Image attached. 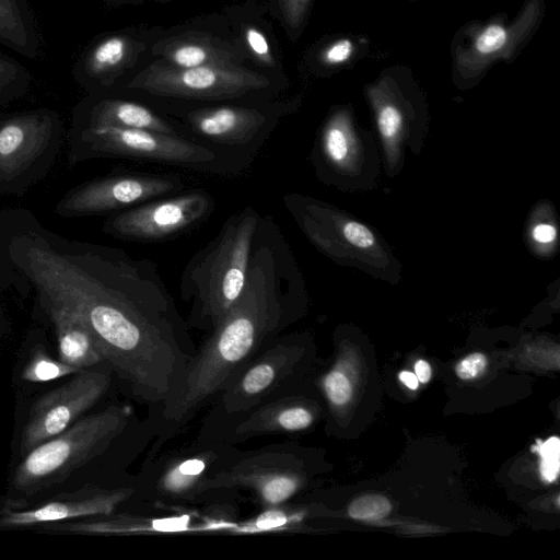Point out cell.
Listing matches in <instances>:
<instances>
[{
    "label": "cell",
    "mask_w": 560,
    "mask_h": 560,
    "mask_svg": "<svg viewBox=\"0 0 560 560\" xmlns=\"http://www.w3.org/2000/svg\"><path fill=\"white\" fill-rule=\"evenodd\" d=\"M538 445L533 446L540 457V472L541 477L547 482H552L559 475V456H560V441L557 436H551L547 441H537Z\"/></svg>",
    "instance_id": "cell-30"
},
{
    "label": "cell",
    "mask_w": 560,
    "mask_h": 560,
    "mask_svg": "<svg viewBox=\"0 0 560 560\" xmlns=\"http://www.w3.org/2000/svg\"><path fill=\"white\" fill-rule=\"evenodd\" d=\"M153 52L162 61L176 68H195L209 65H231L238 59L237 50L218 37L186 33L160 40Z\"/></svg>",
    "instance_id": "cell-22"
},
{
    "label": "cell",
    "mask_w": 560,
    "mask_h": 560,
    "mask_svg": "<svg viewBox=\"0 0 560 560\" xmlns=\"http://www.w3.org/2000/svg\"><path fill=\"white\" fill-rule=\"evenodd\" d=\"M31 83L28 69L0 50V107L23 98L28 93Z\"/></svg>",
    "instance_id": "cell-27"
},
{
    "label": "cell",
    "mask_w": 560,
    "mask_h": 560,
    "mask_svg": "<svg viewBox=\"0 0 560 560\" xmlns=\"http://www.w3.org/2000/svg\"><path fill=\"white\" fill-rule=\"evenodd\" d=\"M305 284L279 225L261 217L242 292L160 406V441L177 434L277 336L302 316Z\"/></svg>",
    "instance_id": "cell-2"
},
{
    "label": "cell",
    "mask_w": 560,
    "mask_h": 560,
    "mask_svg": "<svg viewBox=\"0 0 560 560\" xmlns=\"http://www.w3.org/2000/svg\"><path fill=\"white\" fill-rule=\"evenodd\" d=\"M33 314L36 320L51 327L60 361L79 371L105 364L95 340L79 319L61 308L35 299Z\"/></svg>",
    "instance_id": "cell-21"
},
{
    "label": "cell",
    "mask_w": 560,
    "mask_h": 560,
    "mask_svg": "<svg viewBox=\"0 0 560 560\" xmlns=\"http://www.w3.org/2000/svg\"><path fill=\"white\" fill-rule=\"evenodd\" d=\"M339 233L345 241L359 248H370L375 243L373 233L364 224L347 221L339 225Z\"/></svg>",
    "instance_id": "cell-33"
},
{
    "label": "cell",
    "mask_w": 560,
    "mask_h": 560,
    "mask_svg": "<svg viewBox=\"0 0 560 560\" xmlns=\"http://www.w3.org/2000/svg\"><path fill=\"white\" fill-rule=\"evenodd\" d=\"M269 86L267 77L235 63L176 68L161 60L149 65L126 84L129 91L201 102L238 98Z\"/></svg>",
    "instance_id": "cell-12"
},
{
    "label": "cell",
    "mask_w": 560,
    "mask_h": 560,
    "mask_svg": "<svg viewBox=\"0 0 560 560\" xmlns=\"http://www.w3.org/2000/svg\"><path fill=\"white\" fill-rule=\"evenodd\" d=\"M370 46V38L363 34L335 35L316 49L314 54L316 68L323 74L350 69L368 56Z\"/></svg>",
    "instance_id": "cell-26"
},
{
    "label": "cell",
    "mask_w": 560,
    "mask_h": 560,
    "mask_svg": "<svg viewBox=\"0 0 560 560\" xmlns=\"http://www.w3.org/2000/svg\"><path fill=\"white\" fill-rule=\"evenodd\" d=\"M389 501L380 494H366L353 500L349 508L350 517L360 521H377L390 512Z\"/></svg>",
    "instance_id": "cell-28"
},
{
    "label": "cell",
    "mask_w": 560,
    "mask_h": 560,
    "mask_svg": "<svg viewBox=\"0 0 560 560\" xmlns=\"http://www.w3.org/2000/svg\"><path fill=\"white\" fill-rule=\"evenodd\" d=\"M9 260L35 300L86 327L135 398L160 407L176 390L196 350L152 260L67 238L42 222L21 234Z\"/></svg>",
    "instance_id": "cell-1"
},
{
    "label": "cell",
    "mask_w": 560,
    "mask_h": 560,
    "mask_svg": "<svg viewBox=\"0 0 560 560\" xmlns=\"http://www.w3.org/2000/svg\"><path fill=\"white\" fill-rule=\"evenodd\" d=\"M260 218L253 206L234 212L186 264L179 293L188 306V327L211 331L238 299Z\"/></svg>",
    "instance_id": "cell-3"
},
{
    "label": "cell",
    "mask_w": 560,
    "mask_h": 560,
    "mask_svg": "<svg viewBox=\"0 0 560 560\" xmlns=\"http://www.w3.org/2000/svg\"><path fill=\"white\" fill-rule=\"evenodd\" d=\"M140 52V43L122 32L98 36L82 50L71 73L88 94H110Z\"/></svg>",
    "instance_id": "cell-18"
},
{
    "label": "cell",
    "mask_w": 560,
    "mask_h": 560,
    "mask_svg": "<svg viewBox=\"0 0 560 560\" xmlns=\"http://www.w3.org/2000/svg\"><path fill=\"white\" fill-rule=\"evenodd\" d=\"M214 208V199L208 191L183 190L108 214L102 230L125 242H161L196 228Z\"/></svg>",
    "instance_id": "cell-14"
},
{
    "label": "cell",
    "mask_w": 560,
    "mask_h": 560,
    "mask_svg": "<svg viewBox=\"0 0 560 560\" xmlns=\"http://www.w3.org/2000/svg\"><path fill=\"white\" fill-rule=\"evenodd\" d=\"M415 374L420 383H428L431 378V366L424 360H418L415 364Z\"/></svg>",
    "instance_id": "cell-37"
},
{
    "label": "cell",
    "mask_w": 560,
    "mask_h": 560,
    "mask_svg": "<svg viewBox=\"0 0 560 560\" xmlns=\"http://www.w3.org/2000/svg\"><path fill=\"white\" fill-rule=\"evenodd\" d=\"M19 354L13 383L23 392L80 372L51 355L45 331L38 327L27 331Z\"/></svg>",
    "instance_id": "cell-23"
},
{
    "label": "cell",
    "mask_w": 560,
    "mask_h": 560,
    "mask_svg": "<svg viewBox=\"0 0 560 560\" xmlns=\"http://www.w3.org/2000/svg\"><path fill=\"white\" fill-rule=\"evenodd\" d=\"M67 144L69 166L115 158L224 177H234L247 170L240 162L191 139L143 129L70 126Z\"/></svg>",
    "instance_id": "cell-5"
},
{
    "label": "cell",
    "mask_w": 560,
    "mask_h": 560,
    "mask_svg": "<svg viewBox=\"0 0 560 560\" xmlns=\"http://www.w3.org/2000/svg\"><path fill=\"white\" fill-rule=\"evenodd\" d=\"M545 0H524L510 19L498 12L474 19L454 33L451 46L452 81L458 89L479 84L498 63H512L534 38L546 15Z\"/></svg>",
    "instance_id": "cell-6"
},
{
    "label": "cell",
    "mask_w": 560,
    "mask_h": 560,
    "mask_svg": "<svg viewBox=\"0 0 560 560\" xmlns=\"http://www.w3.org/2000/svg\"><path fill=\"white\" fill-rule=\"evenodd\" d=\"M71 126L143 129L184 137L173 121L138 102L114 94H86L73 109Z\"/></svg>",
    "instance_id": "cell-19"
},
{
    "label": "cell",
    "mask_w": 560,
    "mask_h": 560,
    "mask_svg": "<svg viewBox=\"0 0 560 560\" xmlns=\"http://www.w3.org/2000/svg\"><path fill=\"white\" fill-rule=\"evenodd\" d=\"M487 366V358L480 352L471 353L462 359L456 368L455 372L462 380H472L481 374Z\"/></svg>",
    "instance_id": "cell-34"
},
{
    "label": "cell",
    "mask_w": 560,
    "mask_h": 560,
    "mask_svg": "<svg viewBox=\"0 0 560 560\" xmlns=\"http://www.w3.org/2000/svg\"><path fill=\"white\" fill-rule=\"evenodd\" d=\"M351 152L350 114L341 108L332 113L320 131L314 164L320 174L342 167Z\"/></svg>",
    "instance_id": "cell-25"
},
{
    "label": "cell",
    "mask_w": 560,
    "mask_h": 560,
    "mask_svg": "<svg viewBox=\"0 0 560 560\" xmlns=\"http://www.w3.org/2000/svg\"><path fill=\"white\" fill-rule=\"evenodd\" d=\"M408 1H410V2H416V1H419V0H408Z\"/></svg>",
    "instance_id": "cell-40"
},
{
    "label": "cell",
    "mask_w": 560,
    "mask_h": 560,
    "mask_svg": "<svg viewBox=\"0 0 560 560\" xmlns=\"http://www.w3.org/2000/svg\"><path fill=\"white\" fill-rule=\"evenodd\" d=\"M533 236L539 243H550L556 237V229L550 224H538L533 231Z\"/></svg>",
    "instance_id": "cell-36"
},
{
    "label": "cell",
    "mask_w": 560,
    "mask_h": 560,
    "mask_svg": "<svg viewBox=\"0 0 560 560\" xmlns=\"http://www.w3.org/2000/svg\"><path fill=\"white\" fill-rule=\"evenodd\" d=\"M306 359L307 340L304 335L280 334L212 400L200 429L259 405L299 394Z\"/></svg>",
    "instance_id": "cell-7"
},
{
    "label": "cell",
    "mask_w": 560,
    "mask_h": 560,
    "mask_svg": "<svg viewBox=\"0 0 560 560\" xmlns=\"http://www.w3.org/2000/svg\"><path fill=\"white\" fill-rule=\"evenodd\" d=\"M245 45L254 59L266 66L276 65L275 56L266 35L256 26L248 25L243 32Z\"/></svg>",
    "instance_id": "cell-31"
},
{
    "label": "cell",
    "mask_w": 560,
    "mask_h": 560,
    "mask_svg": "<svg viewBox=\"0 0 560 560\" xmlns=\"http://www.w3.org/2000/svg\"><path fill=\"white\" fill-rule=\"evenodd\" d=\"M289 106L209 105L177 112L185 138L226 155L247 170Z\"/></svg>",
    "instance_id": "cell-10"
},
{
    "label": "cell",
    "mask_w": 560,
    "mask_h": 560,
    "mask_svg": "<svg viewBox=\"0 0 560 560\" xmlns=\"http://www.w3.org/2000/svg\"><path fill=\"white\" fill-rule=\"evenodd\" d=\"M15 290L21 295H28L30 291L24 279L15 272L0 255V293Z\"/></svg>",
    "instance_id": "cell-35"
},
{
    "label": "cell",
    "mask_w": 560,
    "mask_h": 560,
    "mask_svg": "<svg viewBox=\"0 0 560 560\" xmlns=\"http://www.w3.org/2000/svg\"><path fill=\"white\" fill-rule=\"evenodd\" d=\"M399 380L410 389H417L419 386V381L416 374L404 371L399 374Z\"/></svg>",
    "instance_id": "cell-38"
},
{
    "label": "cell",
    "mask_w": 560,
    "mask_h": 560,
    "mask_svg": "<svg viewBox=\"0 0 560 560\" xmlns=\"http://www.w3.org/2000/svg\"><path fill=\"white\" fill-rule=\"evenodd\" d=\"M322 387L326 398L335 407L343 406L351 399V383L339 369H332L323 377Z\"/></svg>",
    "instance_id": "cell-29"
},
{
    "label": "cell",
    "mask_w": 560,
    "mask_h": 560,
    "mask_svg": "<svg viewBox=\"0 0 560 560\" xmlns=\"http://www.w3.org/2000/svg\"><path fill=\"white\" fill-rule=\"evenodd\" d=\"M136 492L135 487L101 488L84 486L75 491L62 492L32 508L0 510V529L39 527L43 525L104 516Z\"/></svg>",
    "instance_id": "cell-16"
},
{
    "label": "cell",
    "mask_w": 560,
    "mask_h": 560,
    "mask_svg": "<svg viewBox=\"0 0 560 560\" xmlns=\"http://www.w3.org/2000/svg\"><path fill=\"white\" fill-rule=\"evenodd\" d=\"M9 331V320L0 300V346Z\"/></svg>",
    "instance_id": "cell-39"
},
{
    "label": "cell",
    "mask_w": 560,
    "mask_h": 560,
    "mask_svg": "<svg viewBox=\"0 0 560 560\" xmlns=\"http://www.w3.org/2000/svg\"><path fill=\"white\" fill-rule=\"evenodd\" d=\"M65 125L51 108L0 114V196L21 197L44 179L63 144Z\"/></svg>",
    "instance_id": "cell-8"
},
{
    "label": "cell",
    "mask_w": 560,
    "mask_h": 560,
    "mask_svg": "<svg viewBox=\"0 0 560 560\" xmlns=\"http://www.w3.org/2000/svg\"><path fill=\"white\" fill-rule=\"evenodd\" d=\"M39 532L80 535H131L153 533H184L200 530L192 524L189 513L167 517H149L130 514H109L62 523L43 525Z\"/></svg>",
    "instance_id": "cell-20"
},
{
    "label": "cell",
    "mask_w": 560,
    "mask_h": 560,
    "mask_svg": "<svg viewBox=\"0 0 560 560\" xmlns=\"http://www.w3.org/2000/svg\"><path fill=\"white\" fill-rule=\"evenodd\" d=\"M285 23L292 30L303 26L314 0H278Z\"/></svg>",
    "instance_id": "cell-32"
},
{
    "label": "cell",
    "mask_w": 560,
    "mask_h": 560,
    "mask_svg": "<svg viewBox=\"0 0 560 560\" xmlns=\"http://www.w3.org/2000/svg\"><path fill=\"white\" fill-rule=\"evenodd\" d=\"M236 445L197 438L162 454L141 472L140 490L158 506H185L203 499V486L236 454Z\"/></svg>",
    "instance_id": "cell-11"
},
{
    "label": "cell",
    "mask_w": 560,
    "mask_h": 560,
    "mask_svg": "<svg viewBox=\"0 0 560 560\" xmlns=\"http://www.w3.org/2000/svg\"><path fill=\"white\" fill-rule=\"evenodd\" d=\"M0 44L28 59L40 51V38L26 0H0Z\"/></svg>",
    "instance_id": "cell-24"
},
{
    "label": "cell",
    "mask_w": 560,
    "mask_h": 560,
    "mask_svg": "<svg viewBox=\"0 0 560 560\" xmlns=\"http://www.w3.org/2000/svg\"><path fill=\"white\" fill-rule=\"evenodd\" d=\"M308 469L303 450L289 442L260 448L238 451L232 459L203 486L208 494L244 490L260 509L288 502L304 489Z\"/></svg>",
    "instance_id": "cell-9"
},
{
    "label": "cell",
    "mask_w": 560,
    "mask_h": 560,
    "mask_svg": "<svg viewBox=\"0 0 560 560\" xmlns=\"http://www.w3.org/2000/svg\"><path fill=\"white\" fill-rule=\"evenodd\" d=\"M112 373L106 363L80 371L66 383L35 398L15 438L13 450L16 460L85 416L109 388Z\"/></svg>",
    "instance_id": "cell-13"
},
{
    "label": "cell",
    "mask_w": 560,
    "mask_h": 560,
    "mask_svg": "<svg viewBox=\"0 0 560 560\" xmlns=\"http://www.w3.org/2000/svg\"><path fill=\"white\" fill-rule=\"evenodd\" d=\"M177 175L115 174L81 183L65 192L54 212L61 218L112 214L184 189Z\"/></svg>",
    "instance_id": "cell-15"
},
{
    "label": "cell",
    "mask_w": 560,
    "mask_h": 560,
    "mask_svg": "<svg viewBox=\"0 0 560 560\" xmlns=\"http://www.w3.org/2000/svg\"><path fill=\"white\" fill-rule=\"evenodd\" d=\"M316 410L300 394L259 405L240 416L200 429L197 438L217 439L232 445L272 434L302 432L314 423Z\"/></svg>",
    "instance_id": "cell-17"
},
{
    "label": "cell",
    "mask_w": 560,
    "mask_h": 560,
    "mask_svg": "<svg viewBox=\"0 0 560 560\" xmlns=\"http://www.w3.org/2000/svg\"><path fill=\"white\" fill-rule=\"evenodd\" d=\"M129 418L127 406L110 405L83 416L34 447L12 470L3 506H27L35 497L63 482L74 470L101 455L122 433Z\"/></svg>",
    "instance_id": "cell-4"
}]
</instances>
